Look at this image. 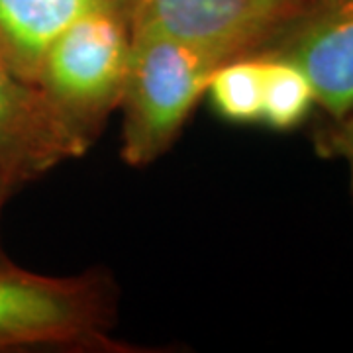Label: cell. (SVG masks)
Wrapping results in <instances>:
<instances>
[{
  "instance_id": "9",
  "label": "cell",
  "mask_w": 353,
  "mask_h": 353,
  "mask_svg": "<svg viewBox=\"0 0 353 353\" xmlns=\"http://www.w3.org/2000/svg\"><path fill=\"white\" fill-rule=\"evenodd\" d=\"M214 112L236 126L261 124L263 71L259 57H240L216 67L206 94Z\"/></svg>"
},
{
  "instance_id": "4",
  "label": "cell",
  "mask_w": 353,
  "mask_h": 353,
  "mask_svg": "<svg viewBox=\"0 0 353 353\" xmlns=\"http://www.w3.org/2000/svg\"><path fill=\"white\" fill-rule=\"evenodd\" d=\"M308 0H130L132 24L181 39L222 65L255 57Z\"/></svg>"
},
{
  "instance_id": "6",
  "label": "cell",
  "mask_w": 353,
  "mask_h": 353,
  "mask_svg": "<svg viewBox=\"0 0 353 353\" xmlns=\"http://www.w3.org/2000/svg\"><path fill=\"white\" fill-rule=\"evenodd\" d=\"M77 157L36 85L0 57V169L18 189Z\"/></svg>"
},
{
  "instance_id": "10",
  "label": "cell",
  "mask_w": 353,
  "mask_h": 353,
  "mask_svg": "<svg viewBox=\"0 0 353 353\" xmlns=\"http://www.w3.org/2000/svg\"><path fill=\"white\" fill-rule=\"evenodd\" d=\"M316 153L326 159H340L350 171V190L353 199V108L338 118L322 114L312 130Z\"/></svg>"
},
{
  "instance_id": "2",
  "label": "cell",
  "mask_w": 353,
  "mask_h": 353,
  "mask_svg": "<svg viewBox=\"0 0 353 353\" xmlns=\"http://www.w3.org/2000/svg\"><path fill=\"white\" fill-rule=\"evenodd\" d=\"M216 63L206 53L148 26L132 24L122 92V159L143 167L159 159L206 94Z\"/></svg>"
},
{
  "instance_id": "3",
  "label": "cell",
  "mask_w": 353,
  "mask_h": 353,
  "mask_svg": "<svg viewBox=\"0 0 353 353\" xmlns=\"http://www.w3.org/2000/svg\"><path fill=\"white\" fill-rule=\"evenodd\" d=\"M118 292L110 273L48 277L0 259V352L24 347L116 350Z\"/></svg>"
},
{
  "instance_id": "11",
  "label": "cell",
  "mask_w": 353,
  "mask_h": 353,
  "mask_svg": "<svg viewBox=\"0 0 353 353\" xmlns=\"http://www.w3.org/2000/svg\"><path fill=\"white\" fill-rule=\"evenodd\" d=\"M16 190V187L12 185V181L8 179V176L2 173V169H0V214H2V208H4V202L8 199V194ZM4 255L0 253V259H2Z\"/></svg>"
},
{
  "instance_id": "1",
  "label": "cell",
  "mask_w": 353,
  "mask_h": 353,
  "mask_svg": "<svg viewBox=\"0 0 353 353\" xmlns=\"http://www.w3.org/2000/svg\"><path fill=\"white\" fill-rule=\"evenodd\" d=\"M132 50V14L106 8L87 14L51 43L36 87L83 157L120 106Z\"/></svg>"
},
{
  "instance_id": "5",
  "label": "cell",
  "mask_w": 353,
  "mask_h": 353,
  "mask_svg": "<svg viewBox=\"0 0 353 353\" xmlns=\"http://www.w3.org/2000/svg\"><path fill=\"white\" fill-rule=\"evenodd\" d=\"M255 57L296 65L328 118L353 108V0H308Z\"/></svg>"
},
{
  "instance_id": "8",
  "label": "cell",
  "mask_w": 353,
  "mask_h": 353,
  "mask_svg": "<svg viewBox=\"0 0 353 353\" xmlns=\"http://www.w3.org/2000/svg\"><path fill=\"white\" fill-rule=\"evenodd\" d=\"M263 71L261 124L275 132L301 128L316 108L314 88L296 65L279 57H259Z\"/></svg>"
},
{
  "instance_id": "7",
  "label": "cell",
  "mask_w": 353,
  "mask_h": 353,
  "mask_svg": "<svg viewBox=\"0 0 353 353\" xmlns=\"http://www.w3.org/2000/svg\"><path fill=\"white\" fill-rule=\"evenodd\" d=\"M128 8L130 0H0V57L36 85L51 43L87 14Z\"/></svg>"
}]
</instances>
